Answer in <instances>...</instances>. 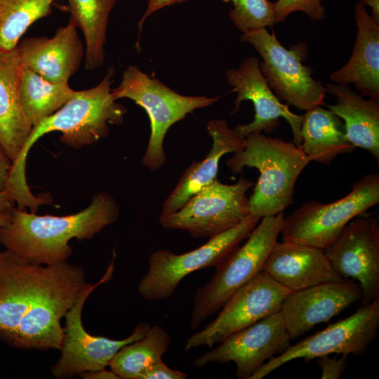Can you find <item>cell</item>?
Listing matches in <instances>:
<instances>
[{"instance_id":"cell-11","label":"cell","mask_w":379,"mask_h":379,"mask_svg":"<svg viewBox=\"0 0 379 379\" xmlns=\"http://www.w3.org/2000/svg\"><path fill=\"white\" fill-rule=\"evenodd\" d=\"M115 255L114 252L113 259L103 277L94 284H87L64 317L65 325L60 350L61 354L51 368L52 375L56 378H71L85 372L105 368L122 347L140 339L150 326L147 323H140L128 337L122 340L92 335L84 327L81 317L84 304L98 286L112 278Z\"/></svg>"},{"instance_id":"cell-16","label":"cell","mask_w":379,"mask_h":379,"mask_svg":"<svg viewBox=\"0 0 379 379\" xmlns=\"http://www.w3.org/2000/svg\"><path fill=\"white\" fill-rule=\"evenodd\" d=\"M226 79L237 93L232 114L239 110L244 100H251L255 109L251 122L234 128L239 133L246 137L253 133H271L279 126L281 117L291 126L293 142L300 145L302 115L292 112L288 105L283 104L276 96L262 74L258 58H246L238 68L228 69Z\"/></svg>"},{"instance_id":"cell-30","label":"cell","mask_w":379,"mask_h":379,"mask_svg":"<svg viewBox=\"0 0 379 379\" xmlns=\"http://www.w3.org/2000/svg\"><path fill=\"white\" fill-rule=\"evenodd\" d=\"M231 2L229 15L234 25L242 33L272 27L277 24L275 4L269 0H222Z\"/></svg>"},{"instance_id":"cell-39","label":"cell","mask_w":379,"mask_h":379,"mask_svg":"<svg viewBox=\"0 0 379 379\" xmlns=\"http://www.w3.org/2000/svg\"><path fill=\"white\" fill-rule=\"evenodd\" d=\"M11 212L12 210L10 211L0 213V227L6 225L9 222L11 218Z\"/></svg>"},{"instance_id":"cell-10","label":"cell","mask_w":379,"mask_h":379,"mask_svg":"<svg viewBox=\"0 0 379 379\" xmlns=\"http://www.w3.org/2000/svg\"><path fill=\"white\" fill-rule=\"evenodd\" d=\"M254 185L244 177L231 185L216 178L175 212L160 215L159 222L165 229L185 230L195 238L215 237L251 215L247 192Z\"/></svg>"},{"instance_id":"cell-7","label":"cell","mask_w":379,"mask_h":379,"mask_svg":"<svg viewBox=\"0 0 379 379\" xmlns=\"http://www.w3.org/2000/svg\"><path fill=\"white\" fill-rule=\"evenodd\" d=\"M379 202V175L368 173L344 197L330 204L310 201L284 218L283 240L324 250L349 222Z\"/></svg>"},{"instance_id":"cell-1","label":"cell","mask_w":379,"mask_h":379,"mask_svg":"<svg viewBox=\"0 0 379 379\" xmlns=\"http://www.w3.org/2000/svg\"><path fill=\"white\" fill-rule=\"evenodd\" d=\"M119 218L118 203L105 192L97 193L86 208L68 215H39L13 208L9 222L0 227V244L35 264L62 262L72 254L70 240L92 239Z\"/></svg>"},{"instance_id":"cell-20","label":"cell","mask_w":379,"mask_h":379,"mask_svg":"<svg viewBox=\"0 0 379 379\" xmlns=\"http://www.w3.org/2000/svg\"><path fill=\"white\" fill-rule=\"evenodd\" d=\"M262 271L291 292L344 279L323 249L286 240L274 244Z\"/></svg>"},{"instance_id":"cell-13","label":"cell","mask_w":379,"mask_h":379,"mask_svg":"<svg viewBox=\"0 0 379 379\" xmlns=\"http://www.w3.org/2000/svg\"><path fill=\"white\" fill-rule=\"evenodd\" d=\"M291 293L260 272L231 295L214 320L188 338L184 350L212 347L232 334L279 312Z\"/></svg>"},{"instance_id":"cell-36","label":"cell","mask_w":379,"mask_h":379,"mask_svg":"<svg viewBox=\"0 0 379 379\" xmlns=\"http://www.w3.org/2000/svg\"><path fill=\"white\" fill-rule=\"evenodd\" d=\"M79 376L84 379H119L112 370L107 371L106 368L85 372Z\"/></svg>"},{"instance_id":"cell-3","label":"cell","mask_w":379,"mask_h":379,"mask_svg":"<svg viewBox=\"0 0 379 379\" xmlns=\"http://www.w3.org/2000/svg\"><path fill=\"white\" fill-rule=\"evenodd\" d=\"M310 159L293 142L262 133L245 137L244 148L227 159L234 174L255 168L259 177L249 197L251 215L261 219L275 215L293 202L295 182Z\"/></svg>"},{"instance_id":"cell-32","label":"cell","mask_w":379,"mask_h":379,"mask_svg":"<svg viewBox=\"0 0 379 379\" xmlns=\"http://www.w3.org/2000/svg\"><path fill=\"white\" fill-rule=\"evenodd\" d=\"M347 355L340 358L324 355L317 357V365L321 369L322 379H338L343 373L347 365Z\"/></svg>"},{"instance_id":"cell-28","label":"cell","mask_w":379,"mask_h":379,"mask_svg":"<svg viewBox=\"0 0 379 379\" xmlns=\"http://www.w3.org/2000/svg\"><path fill=\"white\" fill-rule=\"evenodd\" d=\"M75 91L68 84L50 82L27 67H22L20 100L24 113L33 127L57 112Z\"/></svg>"},{"instance_id":"cell-15","label":"cell","mask_w":379,"mask_h":379,"mask_svg":"<svg viewBox=\"0 0 379 379\" xmlns=\"http://www.w3.org/2000/svg\"><path fill=\"white\" fill-rule=\"evenodd\" d=\"M288 333L279 312L226 338L216 347L194 359L197 367L209 363L234 362L239 379L251 377L276 354L290 346Z\"/></svg>"},{"instance_id":"cell-29","label":"cell","mask_w":379,"mask_h":379,"mask_svg":"<svg viewBox=\"0 0 379 379\" xmlns=\"http://www.w3.org/2000/svg\"><path fill=\"white\" fill-rule=\"evenodd\" d=\"M55 0H0V50L17 47L27 29L51 13Z\"/></svg>"},{"instance_id":"cell-19","label":"cell","mask_w":379,"mask_h":379,"mask_svg":"<svg viewBox=\"0 0 379 379\" xmlns=\"http://www.w3.org/2000/svg\"><path fill=\"white\" fill-rule=\"evenodd\" d=\"M17 48L23 66L53 83L68 84L85 57L77 28L69 22L52 37L26 38Z\"/></svg>"},{"instance_id":"cell-5","label":"cell","mask_w":379,"mask_h":379,"mask_svg":"<svg viewBox=\"0 0 379 379\" xmlns=\"http://www.w3.org/2000/svg\"><path fill=\"white\" fill-rule=\"evenodd\" d=\"M112 94L116 100H132L146 111L151 132L141 164L153 171L166 161L164 140L170 127L195 109L210 106L220 98L179 94L136 65H131L124 70L121 82L112 89Z\"/></svg>"},{"instance_id":"cell-8","label":"cell","mask_w":379,"mask_h":379,"mask_svg":"<svg viewBox=\"0 0 379 379\" xmlns=\"http://www.w3.org/2000/svg\"><path fill=\"white\" fill-rule=\"evenodd\" d=\"M88 284L81 266L62 262L36 305L4 342L22 350H60L64 334L61 320Z\"/></svg>"},{"instance_id":"cell-27","label":"cell","mask_w":379,"mask_h":379,"mask_svg":"<svg viewBox=\"0 0 379 379\" xmlns=\"http://www.w3.org/2000/svg\"><path fill=\"white\" fill-rule=\"evenodd\" d=\"M171 343V337L164 328L150 326L140 339L122 347L109 366L119 379H140L149 367L162 361Z\"/></svg>"},{"instance_id":"cell-9","label":"cell","mask_w":379,"mask_h":379,"mask_svg":"<svg viewBox=\"0 0 379 379\" xmlns=\"http://www.w3.org/2000/svg\"><path fill=\"white\" fill-rule=\"evenodd\" d=\"M260 220L251 215L235 227L209 238L204 245L182 254L168 250L154 251L148 259L147 272L138 283L139 294L147 301L169 298L186 276L219 264L248 237Z\"/></svg>"},{"instance_id":"cell-18","label":"cell","mask_w":379,"mask_h":379,"mask_svg":"<svg viewBox=\"0 0 379 379\" xmlns=\"http://www.w3.org/2000/svg\"><path fill=\"white\" fill-rule=\"evenodd\" d=\"M362 297L358 282L343 279L291 293L283 302L280 312L291 340H295L361 301Z\"/></svg>"},{"instance_id":"cell-12","label":"cell","mask_w":379,"mask_h":379,"mask_svg":"<svg viewBox=\"0 0 379 379\" xmlns=\"http://www.w3.org/2000/svg\"><path fill=\"white\" fill-rule=\"evenodd\" d=\"M379 328V298L361 305L351 316L289 346L265 363L250 379H261L284 364L302 358L309 362L332 353L361 355L377 338Z\"/></svg>"},{"instance_id":"cell-34","label":"cell","mask_w":379,"mask_h":379,"mask_svg":"<svg viewBox=\"0 0 379 379\" xmlns=\"http://www.w3.org/2000/svg\"><path fill=\"white\" fill-rule=\"evenodd\" d=\"M185 1L187 0H148L146 11H145L138 24L139 32H141L142 24L145 22V20L154 12L164 8L165 6L180 3Z\"/></svg>"},{"instance_id":"cell-26","label":"cell","mask_w":379,"mask_h":379,"mask_svg":"<svg viewBox=\"0 0 379 379\" xmlns=\"http://www.w3.org/2000/svg\"><path fill=\"white\" fill-rule=\"evenodd\" d=\"M69 23L79 29L85 39L84 68L95 70L105 59L107 25L117 0H67Z\"/></svg>"},{"instance_id":"cell-17","label":"cell","mask_w":379,"mask_h":379,"mask_svg":"<svg viewBox=\"0 0 379 379\" xmlns=\"http://www.w3.org/2000/svg\"><path fill=\"white\" fill-rule=\"evenodd\" d=\"M59 263H33L8 251H0V338L5 340L36 305L56 274Z\"/></svg>"},{"instance_id":"cell-37","label":"cell","mask_w":379,"mask_h":379,"mask_svg":"<svg viewBox=\"0 0 379 379\" xmlns=\"http://www.w3.org/2000/svg\"><path fill=\"white\" fill-rule=\"evenodd\" d=\"M14 203L7 191L0 190V213L13 210Z\"/></svg>"},{"instance_id":"cell-24","label":"cell","mask_w":379,"mask_h":379,"mask_svg":"<svg viewBox=\"0 0 379 379\" xmlns=\"http://www.w3.org/2000/svg\"><path fill=\"white\" fill-rule=\"evenodd\" d=\"M325 87L336 99L335 104L325 106L343 119L349 141L368 151L378 162L379 101L364 99L348 86L330 82Z\"/></svg>"},{"instance_id":"cell-23","label":"cell","mask_w":379,"mask_h":379,"mask_svg":"<svg viewBox=\"0 0 379 379\" xmlns=\"http://www.w3.org/2000/svg\"><path fill=\"white\" fill-rule=\"evenodd\" d=\"M22 67L17 47L0 50V147L12 164L20 158L33 128L20 100Z\"/></svg>"},{"instance_id":"cell-2","label":"cell","mask_w":379,"mask_h":379,"mask_svg":"<svg viewBox=\"0 0 379 379\" xmlns=\"http://www.w3.org/2000/svg\"><path fill=\"white\" fill-rule=\"evenodd\" d=\"M113 75L114 69L109 68L98 85L76 91L57 112L32 128L20 158L12 164L8 182L13 187L24 190L28 187L26 160L29 150L39 138L59 131L62 133L59 139L64 145L79 149L106 138L109 124H123L127 109L113 96Z\"/></svg>"},{"instance_id":"cell-22","label":"cell","mask_w":379,"mask_h":379,"mask_svg":"<svg viewBox=\"0 0 379 379\" xmlns=\"http://www.w3.org/2000/svg\"><path fill=\"white\" fill-rule=\"evenodd\" d=\"M212 138V147L205 158L193 161L185 171L178 184L164 201L161 215H167L180 209L201 188L217 178L221 157L227 153L241 151L245 137L228 125L225 119H212L206 126Z\"/></svg>"},{"instance_id":"cell-31","label":"cell","mask_w":379,"mask_h":379,"mask_svg":"<svg viewBox=\"0 0 379 379\" xmlns=\"http://www.w3.org/2000/svg\"><path fill=\"white\" fill-rule=\"evenodd\" d=\"M277 22H283L288 16L296 11L305 13L310 20L319 21L326 16L322 0H276Z\"/></svg>"},{"instance_id":"cell-35","label":"cell","mask_w":379,"mask_h":379,"mask_svg":"<svg viewBox=\"0 0 379 379\" xmlns=\"http://www.w3.org/2000/svg\"><path fill=\"white\" fill-rule=\"evenodd\" d=\"M12 167V161L0 147V190L6 191Z\"/></svg>"},{"instance_id":"cell-6","label":"cell","mask_w":379,"mask_h":379,"mask_svg":"<svg viewBox=\"0 0 379 379\" xmlns=\"http://www.w3.org/2000/svg\"><path fill=\"white\" fill-rule=\"evenodd\" d=\"M240 40L251 44L262 58V74L280 100L305 111L325 106L326 87L312 77V69L303 63L307 55L305 42L286 48L266 28L243 33Z\"/></svg>"},{"instance_id":"cell-38","label":"cell","mask_w":379,"mask_h":379,"mask_svg":"<svg viewBox=\"0 0 379 379\" xmlns=\"http://www.w3.org/2000/svg\"><path fill=\"white\" fill-rule=\"evenodd\" d=\"M365 6H369L371 9L372 18L379 22V0H361L360 1Z\"/></svg>"},{"instance_id":"cell-14","label":"cell","mask_w":379,"mask_h":379,"mask_svg":"<svg viewBox=\"0 0 379 379\" xmlns=\"http://www.w3.org/2000/svg\"><path fill=\"white\" fill-rule=\"evenodd\" d=\"M333 268L343 278L360 284L361 305L379 298V223L363 213L354 218L324 250Z\"/></svg>"},{"instance_id":"cell-21","label":"cell","mask_w":379,"mask_h":379,"mask_svg":"<svg viewBox=\"0 0 379 379\" xmlns=\"http://www.w3.org/2000/svg\"><path fill=\"white\" fill-rule=\"evenodd\" d=\"M354 18L357 32L352 55L330 79L340 85L353 84L361 95L379 101V22L360 1L354 6Z\"/></svg>"},{"instance_id":"cell-33","label":"cell","mask_w":379,"mask_h":379,"mask_svg":"<svg viewBox=\"0 0 379 379\" xmlns=\"http://www.w3.org/2000/svg\"><path fill=\"white\" fill-rule=\"evenodd\" d=\"M187 374L169 368L163 361L149 367L140 379H185Z\"/></svg>"},{"instance_id":"cell-25","label":"cell","mask_w":379,"mask_h":379,"mask_svg":"<svg viewBox=\"0 0 379 379\" xmlns=\"http://www.w3.org/2000/svg\"><path fill=\"white\" fill-rule=\"evenodd\" d=\"M299 146L311 161L328 165L338 155L355 147L347 138L341 119L330 109L317 106L302 115Z\"/></svg>"},{"instance_id":"cell-4","label":"cell","mask_w":379,"mask_h":379,"mask_svg":"<svg viewBox=\"0 0 379 379\" xmlns=\"http://www.w3.org/2000/svg\"><path fill=\"white\" fill-rule=\"evenodd\" d=\"M284 213L265 216L247 241L237 246L215 267L211 279L195 292L190 326L193 330L219 310L231 295L262 271L264 263L281 233Z\"/></svg>"}]
</instances>
